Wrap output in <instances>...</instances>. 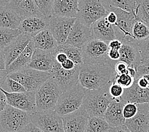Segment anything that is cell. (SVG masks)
<instances>
[{"label":"cell","instance_id":"obj_24","mask_svg":"<svg viewBox=\"0 0 149 132\" xmlns=\"http://www.w3.org/2000/svg\"><path fill=\"white\" fill-rule=\"evenodd\" d=\"M121 99L126 103L136 104L149 103V88H142L138 86L137 81L129 88L124 89Z\"/></svg>","mask_w":149,"mask_h":132},{"label":"cell","instance_id":"obj_6","mask_svg":"<svg viewBox=\"0 0 149 132\" xmlns=\"http://www.w3.org/2000/svg\"><path fill=\"white\" fill-rule=\"evenodd\" d=\"M108 14L101 0H79L77 19L89 28Z\"/></svg>","mask_w":149,"mask_h":132},{"label":"cell","instance_id":"obj_30","mask_svg":"<svg viewBox=\"0 0 149 132\" xmlns=\"http://www.w3.org/2000/svg\"><path fill=\"white\" fill-rule=\"evenodd\" d=\"M107 11L111 8H120L129 12H134L137 0H101Z\"/></svg>","mask_w":149,"mask_h":132},{"label":"cell","instance_id":"obj_36","mask_svg":"<svg viewBox=\"0 0 149 132\" xmlns=\"http://www.w3.org/2000/svg\"><path fill=\"white\" fill-rule=\"evenodd\" d=\"M36 5L43 15L50 18L52 16V8L54 0H36Z\"/></svg>","mask_w":149,"mask_h":132},{"label":"cell","instance_id":"obj_29","mask_svg":"<svg viewBox=\"0 0 149 132\" xmlns=\"http://www.w3.org/2000/svg\"><path fill=\"white\" fill-rule=\"evenodd\" d=\"M59 52L64 53L67 55L68 58L73 60L76 64V65H82L84 64L82 50L75 46L68 45L66 43L59 44L56 50L52 52L53 54Z\"/></svg>","mask_w":149,"mask_h":132},{"label":"cell","instance_id":"obj_63","mask_svg":"<svg viewBox=\"0 0 149 132\" xmlns=\"http://www.w3.org/2000/svg\"><path fill=\"white\" fill-rule=\"evenodd\" d=\"M148 132H149V131H148Z\"/></svg>","mask_w":149,"mask_h":132},{"label":"cell","instance_id":"obj_14","mask_svg":"<svg viewBox=\"0 0 149 132\" xmlns=\"http://www.w3.org/2000/svg\"><path fill=\"white\" fill-rule=\"evenodd\" d=\"M62 117L65 132H85L89 116L82 106L79 109Z\"/></svg>","mask_w":149,"mask_h":132},{"label":"cell","instance_id":"obj_53","mask_svg":"<svg viewBox=\"0 0 149 132\" xmlns=\"http://www.w3.org/2000/svg\"><path fill=\"white\" fill-rule=\"evenodd\" d=\"M8 75V74L6 69H0V86H2V84L5 82V81L6 80Z\"/></svg>","mask_w":149,"mask_h":132},{"label":"cell","instance_id":"obj_13","mask_svg":"<svg viewBox=\"0 0 149 132\" xmlns=\"http://www.w3.org/2000/svg\"><path fill=\"white\" fill-rule=\"evenodd\" d=\"M76 20V18L50 17L49 29L58 44H63L66 42Z\"/></svg>","mask_w":149,"mask_h":132},{"label":"cell","instance_id":"obj_38","mask_svg":"<svg viewBox=\"0 0 149 132\" xmlns=\"http://www.w3.org/2000/svg\"><path fill=\"white\" fill-rule=\"evenodd\" d=\"M138 111V104L126 103L123 108V115L126 120L131 119L136 115Z\"/></svg>","mask_w":149,"mask_h":132},{"label":"cell","instance_id":"obj_31","mask_svg":"<svg viewBox=\"0 0 149 132\" xmlns=\"http://www.w3.org/2000/svg\"><path fill=\"white\" fill-rule=\"evenodd\" d=\"M110 128L104 117L89 116L85 132H108Z\"/></svg>","mask_w":149,"mask_h":132},{"label":"cell","instance_id":"obj_44","mask_svg":"<svg viewBox=\"0 0 149 132\" xmlns=\"http://www.w3.org/2000/svg\"><path fill=\"white\" fill-rule=\"evenodd\" d=\"M145 74H149V67L140 65L138 67L136 75L134 77V80H136Z\"/></svg>","mask_w":149,"mask_h":132},{"label":"cell","instance_id":"obj_19","mask_svg":"<svg viewBox=\"0 0 149 132\" xmlns=\"http://www.w3.org/2000/svg\"><path fill=\"white\" fill-rule=\"evenodd\" d=\"M57 61L52 52L35 48L28 67L51 73Z\"/></svg>","mask_w":149,"mask_h":132},{"label":"cell","instance_id":"obj_10","mask_svg":"<svg viewBox=\"0 0 149 132\" xmlns=\"http://www.w3.org/2000/svg\"><path fill=\"white\" fill-rule=\"evenodd\" d=\"M119 52L120 57L118 61L126 63L128 67H133L137 70L141 63L138 41L131 36H126L123 40Z\"/></svg>","mask_w":149,"mask_h":132},{"label":"cell","instance_id":"obj_54","mask_svg":"<svg viewBox=\"0 0 149 132\" xmlns=\"http://www.w3.org/2000/svg\"><path fill=\"white\" fill-rule=\"evenodd\" d=\"M136 73H137V70L134 69L133 67H128L127 68V74H130L131 76H132L133 77H134L136 75Z\"/></svg>","mask_w":149,"mask_h":132},{"label":"cell","instance_id":"obj_3","mask_svg":"<svg viewBox=\"0 0 149 132\" xmlns=\"http://www.w3.org/2000/svg\"><path fill=\"white\" fill-rule=\"evenodd\" d=\"M31 123L30 113L8 105L0 113L1 131L21 132Z\"/></svg>","mask_w":149,"mask_h":132},{"label":"cell","instance_id":"obj_41","mask_svg":"<svg viewBox=\"0 0 149 132\" xmlns=\"http://www.w3.org/2000/svg\"><path fill=\"white\" fill-rule=\"evenodd\" d=\"M127 68L128 66L127 64L121 61H118L115 65V70L117 74L127 73Z\"/></svg>","mask_w":149,"mask_h":132},{"label":"cell","instance_id":"obj_33","mask_svg":"<svg viewBox=\"0 0 149 132\" xmlns=\"http://www.w3.org/2000/svg\"><path fill=\"white\" fill-rule=\"evenodd\" d=\"M133 12L137 22L145 23L149 27V0H137Z\"/></svg>","mask_w":149,"mask_h":132},{"label":"cell","instance_id":"obj_25","mask_svg":"<svg viewBox=\"0 0 149 132\" xmlns=\"http://www.w3.org/2000/svg\"><path fill=\"white\" fill-rule=\"evenodd\" d=\"M79 10V0H54L52 16L76 18Z\"/></svg>","mask_w":149,"mask_h":132},{"label":"cell","instance_id":"obj_50","mask_svg":"<svg viewBox=\"0 0 149 132\" xmlns=\"http://www.w3.org/2000/svg\"><path fill=\"white\" fill-rule=\"evenodd\" d=\"M110 132H131V131L128 129L126 125H122L115 128H111L110 130Z\"/></svg>","mask_w":149,"mask_h":132},{"label":"cell","instance_id":"obj_11","mask_svg":"<svg viewBox=\"0 0 149 132\" xmlns=\"http://www.w3.org/2000/svg\"><path fill=\"white\" fill-rule=\"evenodd\" d=\"M7 98L8 104L17 109L33 113L37 111L35 91L10 93L0 87Z\"/></svg>","mask_w":149,"mask_h":132},{"label":"cell","instance_id":"obj_4","mask_svg":"<svg viewBox=\"0 0 149 132\" xmlns=\"http://www.w3.org/2000/svg\"><path fill=\"white\" fill-rule=\"evenodd\" d=\"M86 89L80 82L75 86L61 95L55 111L61 116H66L79 109L82 106Z\"/></svg>","mask_w":149,"mask_h":132},{"label":"cell","instance_id":"obj_46","mask_svg":"<svg viewBox=\"0 0 149 132\" xmlns=\"http://www.w3.org/2000/svg\"><path fill=\"white\" fill-rule=\"evenodd\" d=\"M21 132H43L42 130L40 129L39 128L35 126L32 123H30L29 124L24 128Z\"/></svg>","mask_w":149,"mask_h":132},{"label":"cell","instance_id":"obj_59","mask_svg":"<svg viewBox=\"0 0 149 132\" xmlns=\"http://www.w3.org/2000/svg\"><path fill=\"white\" fill-rule=\"evenodd\" d=\"M34 1H35V2L36 3V0H34Z\"/></svg>","mask_w":149,"mask_h":132},{"label":"cell","instance_id":"obj_61","mask_svg":"<svg viewBox=\"0 0 149 132\" xmlns=\"http://www.w3.org/2000/svg\"><path fill=\"white\" fill-rule=\"evenodd\" d=\"M108 132H110V131H108Z\"/></svg>","mask_w":149,"mask_h":132},{"label":"cell","instance_id":"obj_15","mask_svg":"<svg viewBox=\"0 0 149 132\" xmlns=\"http://www.w3.org/2000/svg\"><path fill=\"white\" fill-rule=\"evenodd\" d=\"M49 24L50 18L45 15L33 16L22 19L19 30L22 35L33 38L42 30L49 29Z\"/></svg>","mask_w":149,"mask_h":132},{"label":"cell","instance_id":"obj_35","mask_svg":"<svg viewBox=\"0 0 149 132\" xmlns=\"http://www.w3.org/2000/svg\"><path fill=\"white\" fill-rule=\"evenodd\" d=\"M3 90L6 91V92L10 93H21L25 92L26 91L22 84L19 83L18 81H15L11 78L8 76L6 77L5 82L3 83L1 86H0Z\"/></svg>","mask_w":149,"mask_h":132},{"label":"cell","instance_id":"obj_56","mask_svg":"<svg viewBox=\"0 0 149 132\" xmlns=\"http://www.w3.org/2000/svg\"><path fill=\"white\" fill-rule=\"evenodd\" d=\"M141 65L149 67V59H146V60H141Z\"/></svg>","mask_w":149,"mask_h":132},{"label":"cell","instance_id":"obj_16","mask_svg":"<svg viewBox=\"0 0 149 132\" xmlns=\"http://www.w3.org/2000/svg\"><path fill=\"white\" fill-rule=\"evenodd\" d=\"M93 38L91 28L84 25L80 20L77 19L64 43L82 49L88 41Z\"/></svg>","mask_w":149,"mask_h":132},{"label":"cell","instance_id":"obj_32","mask_svg":"<svg viewBox=\"0 0 149 132\" xmlns=\"http://www.w3.org/2000/svg\"><path fill=\"white\" fill-rule=\"evenodd\" d=\"M21 34L19 29L0 28V49H6Z\"/></svg>","mask_w":149,"mask_h":132},{"label":"cell","instance_id":"obj_47","mask_svg":"<svg viewBox=\"0 0 149 132\" xmlns=\"http://www.w3.org/2000/svg\"><path fill=\"white\" fill-rule=\"evenodd\" d=\"M76 64L73 60L68 59L66 61H64L61 64V66L63 69L66 70H72L76 67Z\"/></svg>","mask_w":149,"mask_h":132},{"label":"cell","instance_id":"obj_42","mask_svg":"<svg viewBox=\"0 0 149 132\" xmlns=\"http://www.w3.org/2000/svg\"><path fill=\"white\" fill-rule=\"evenodd\" d=\"M7 98L3 91L0 88V113L8 106Z\"/></svg>","mask_w":149,"mask_h":132},{"label":"cell","instance_id":"obj_34","mask_svg":"<svg viewBox=\"0 0 149 132\" xmlns=\"http://www.w3.org/2000/svg\"><path fill=\"white\" fill-rule=\"evenodd\" d=\"M133 36L138 43L149 38V27L141 22L135 23L133 28Z\"/></svg>","mask_w":149,"mask_h":132},{"label":"cell","instance_id":"obj_9","mask_svg":"<svg viewBox=\"0 0 149 132\" xmlns=\"http://www.w3.org/2000/svg\"><path fill=\"white\" fill-rule=\"evenodd\" d=\"M8 76L21 83L27 91H35L51 77V74L27 67Z\"/></svg>","mask_w":149,"mask_h":132},{"label":"cell","instance_id":"obj_2","mask_svg":"<svg viewBox=\"0 0 149 132\" xmlns=\"http://www.w3.org/2000/svg\"><path fill=\"white\" fill-rule=\"evenodd\" d=\"M111 83L107 84L99 90H86L82 106L89 116L104 117L108 106L113 100L109 92Z\"/></svg>","mask_w":149,"mask_h":132},{"label":"cell","instance_id":"obj_37","mask_svg":"<svg viewBox=\"0 0 149 132\" xmlns=\"http://www.w3.org/2000/svg\"><path fill=\"white\" fill-rule=\"evenodd\" d=\"M114 81L118 84H120L121 86H123L124 89H126L133 85L135 80L134 77L131 76L130 74L125 73L122 74H116Z\"/></svg>","mask_w":149,"mask_h":132},{"label":"cell","instance_id":"obj_39","mask_svg":"<svg viewBox=\"0 0 149 132\" xmlns=\"http://www.w3.org/2000/svg\"><path fill=\"white\" fill-rule=\"evenodd\" d=\"M124 91V88L117 83L115 81H113V82L111 84L109 88V92L113 99H120L122 96L123 95Z\"/></svg>","mask_w":149,"mask_h":132},{"label":"cell","instance_id":"obj_5","mask_svg":"<svg viewBox=\"0 0 149 132\" xmlns=\"http://www.w3.org/2000/svg\"><path fill=\"white\" fill-rule=\"evenodd\" d=\"M62 93L55 81L50 77L35 91L37 111L55 110Z\"/></svg>","mask_w":149,"mask_h":132},{"label":"cell","instance_id":"obj_22","mask_svg":"<svg viewBox=\"0 0 149 132\" xmlns=\"http://www.w3.org/2000/svg\"><path fill=\"white\" fill-rule=\"evenodd\" d=\"M6 6L15 12L22 20L43 15L34 0H11Z\"/></svg>","mask_w":149,"mask_h":132},{"label":"cell","instance_id":"obj_49","mask_svg":"<svg viewBox=\"0 0 149 132\" xmlns=\"http://www.w3.org/2000/svg\"><path fill=\"white\" fill-rule=\"evenodd\" d=\"M54 56H55V58L57 62L60 64H61L64 62V61H66L68 59L66 54L63 52H59V53L54 54Z\"/></svg>","mask_w":149,"mask_h":132},{"label":"cell","instance_id":"obj_48","mask_svg":"<svg viewBox=\"0 0 149 132\" xmlns=\"http://www.w3.org/2000/svg\"><path fill=\"white\" fill-rule=\"evenodd\" d=\"M122 45H123V41H121L118 39L112 40L108 43V46H109L110 49L117 50H120Z\"/></svg>","mask_w":149,"mask_h":132},{"label":"cell","instance_id":"obj_12","mask_svg":"<svg viewBox=\"0 0 149 132\" xmlns=\"http://www.w3.org/2000/svg\"><path fill=\"white\" fill-rule=\"evenodd\" d=\"M91 28L94 39L103 41L107 43L114 39L123 41L124 38L116 26L108 23L105 17L93 23Z\"/></svg>","mask_w":149,"mask_h":132},{"label":"cell","instance_id":"obj_40","mask_svg":"<svg viewBox=\"0 0 149 132\" xmlns=\"http://www.w3.org/2000/svg\"><path fill=\"white\" fill-rule=\"evenodd\" d=\"M141 60L149 59V38L138 43Z\"/></svg>","mask_w":149,"mask_h":132},{"label":"cell","instance_id":"obj_62","mask_svg":"<svg viewBox=\"0 0 149 132\" xmlns=\"http://www.w3.org/2000/svg\"><path fill=\"white\" fill-rule=\"evenodd\" d=\"M148 111H149V109H148Z\"/></svg>","mask_w":149,"mask_h":132},{"label":"cell","instance_id":"obj_52","mask_svg":"<svg viewBox=\"0 0 149 132\" xmlns=\"http://www.w3.org/2000/svg\"><path fill=\"white\" fill-rule=\"evenodd\" d=\"M136 81H137V83L138 84V86L142 88H149L147 80L145 79L143 77H140V78L136 79Z\"/></svg>","mask_w":149,"mask_h":132},{"label":"cell","instance_id":"obj_43","mask_svg":"<svg viewBox=\"0 0 149 132\" xmlns=\"http://www.w3.org/2000/svg\"><path fill=\"white\" fill-rule=\"evenodd\" d=\"M108 56L111 61H114V62H118L120 59V54L119 50H113V49H110L108 51Z\"/></svg>","mask_w":149,"mask_h":132},{"label":"cell","instance_id":"obj_21","mask_svg":"<svg viewBox=\"0 0 149 132\" xmlns=\"http://www.w3.org/2000/svg\"><path fill=\"white\" fill-rule=\"evenodd\" d=\"M126 102L121 99H113L104 114V118L111 128L125 124L126 119L123 115V108Z\"/></svg>","mask_w":149,"mask_h":132},{"label":"cell","instance_id":"obj_23","mask_svg":"<svg viewBox=\"0 0 149 132\" xmlns=\"http://www.w3.org/2000/svg\"><path fill=\"white\" fill-rule=\"evenodd\" d=\"M31 39L30 37L21 34L10 45L4 50L6 68L21 55Z\"/></svg>","mask_w":149,"mask_h":132},{"label":"cell","instance_id":"obj_8","mask_svg":"<svg viewBox=\"0 0 149 132\" xmlns=\"http://www.w3.org/2000/svg\"><path fill=\"white\" fill-rule=\"evenodd\" d=\"M31 123L43 132H65L62 116L55 110L30 113Z\"/></svg>","mask_w":149,"mask_h":132},{"label":"cell","instance_id":"obj_7","mask_svg":"<svg viewBox=\"0 0 149 132\" xmlns=\"http://www.w3.org/2000/svg\"><path fill=\"white\" fill-rule=\"evenodd\" d=\"M109 50L108 43L93 38L81 49L84 64H101L117 62L111 61L108 58V53Z\"/></svg>","mask_w":149,"mask_h":132},{"label":"cell","instance_id":"obj_60","mask_svg":"<svg viewBox=\"0 0 149 132\" xmlns=\"http://www.w3.org/2000/svg\"><path fill=\"white\" fill-rule=\"evenodd\" d=\"M0 131H1V128H0Z\"/></svg>","mask_w":149,"mask_h":132},{"label":"cell","instance_id":"obj_20","mask_svg":"<svg viewBox=\"0 0 149 132\" xmlns=\"http://www.w3.org/2000/svg\"><path fill=\"white\" fill-rule=\"evenodd\" d=\"M111 11L114 12L117 15V22L116 26L119 32L123 35L124 38L126 36H131L133 38V28L135 23L136 22L134 12H129L116 8H111L108 10V12Z\"/></svg>","mask_w":149,"mask_h":132},{"label":"cell","instance_id":"obj_26","mask_svg":"<svg viewBox=\"0 0 149 132\" xmlns=\"http://www.w3.org/2000/svg\"><path fill=\"white\" fill-rule=\"evenodd\" d=\"M35 47L33 39L28 44V46L23 51L22 53L8 67L6 68L8 74L17 72L28 67L29 63L31 62L33 53L35 52Z\"/></svg>","mask_w":149,"mask_h":132},{"label":"cell","instance_id":"obj_45","mask_svg":"<svg viewBox=\"0 0 149 132\" xmlns=\"http://www.w3.org/2000/svg\"><path fill=\"white\" fill-rule=\"evenodd\" d=\"M105 19L110 23V24L116 26L117 22V17L114 12H109L108 14L105 17Z\"/></svg>","mask_w":149,"mask_h":132},{"label":"cell","instance_id":"obj_1","mask_svg":"<svg viewBox=\"0 0 149 132\" xmlns=\"http://www.w3.org/2000/svg\"><path fill=\"white\" fill-rule=\"evenodd\" d=\"M117 62L80 66L79 82L88 90H99L110 83L116 76L115 65Z\"/></svg>","mask_w":149,"mask_h":132},{"label":"cell","instance_id":"obj_17","mask_svg":"<svg viewBox=\"0 0 149 132\" xmlns=\"http://www.w3.org/2000/svg\"><path fill=\"white\" fill-rule=\"evenodd\" d=\"M81 65H77L72 70H66L61 67L51 74L62 92L69 90L79 83V75Z\"/></svg>","mask_w":149,"mask_h":132},{"label":"cell","instance_id":"obj_58","mask_svg":"<svg viewBox=\"0 0 149 132\" xmlns=\"http://www.w3.org/2000/svg\"><path fill=\"white\" fill-rule=\"evenodd\" d=\"M0 132H7V131H0Z\"/></svg>","mask_w":149,"mask_h":132},{"label":"cell","instance_id":"obj_55","mask_svg":"<svg viewBox=\"0 0 149 132\" xmlns=\"http://www.w3.org/2000/svg\"><path fill=\"white\" fill-rule=\"evenodd\" d=\"M11 0H0V6H6L10 1Z\"/></svg>","mask_w":149,"mask_h":132},{"label":"cell","instance_id":"obj_27","mask_svg":"<svg viewBox=\"0 0 149 132\" xmlns=\"http://www.w3.org/2000/svg\"><path fill=\"white\" fill-rule=\"evenodd\" d=\"M35 48L53 52L58 46V43L49 29L42 30L32 38Z\"/></svg>","mask_w":149,"mask_h":132},{"label":"cell","instance_id":"obj_57","mask_svg":"<svg viewBox=\"0 0 149 132\" xmlns=\"http://www.w3.org/2000/svg\"><path fill=\"white\" fill-rule=\"evenodd\" d=\"M142 77H143L144 78L147 80L148 84V86H149V74H145V75H143Z\"/></svg>","mask_w":149,"mask_h":132},{"label":"cell","instance_id":"obj_18","mask_svg":"<svg viewBox=\"0 0 149 132\" xmlns=\"http://www.w3.org/2000/svg\"><path fill=\"white\" fill-rule=\"evenodd\" d=\"M138 111L135 116L126 120L125 125L131 132H148L149 103L138 104Z\"/></svg>","mask_w":149,"mask_h":132},{"label":"cell","instance_id":"obj_51","mask_svg":"<svg viewBox=\"0 0 149 132\" xmlns=\"http://www.w3.org/2000/svg\"><path fill=\"white\" fill-rule=\"evenodd\" d=\"M0 69H6V62L4 50L0 49Z\"/></svg>","mask_w":149,"mask_h":132},{"label":"cell","instance_id":"obj_28","mask_svg":"<svg viewBox=\"0 0 149 132\" xmlns=\"http://www.w3.org/2000/svg\"><path fill=\"white\" fill-rule=\"evenodd\" d=\"M21 18L7 6H0V28L19 29Z\"/></svg>","mask_w":149,"mask_h":132}]
</instances>
